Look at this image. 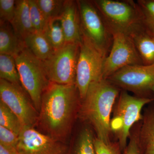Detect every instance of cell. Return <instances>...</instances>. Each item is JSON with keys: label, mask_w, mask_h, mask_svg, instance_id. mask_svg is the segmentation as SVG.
Returning <instances> with one entry per match:
<instances>
[{"label": "cell", "mask_w": 154, "mask_h": 154, "mask_svg": "<svg viewBox=\"0 0 154 154\" xmlns=\"http://www.w3.org/2000/svg\"><path fill=\"white\" fill-rule=\"evenodd\" d=\"M112 35L122 33L131 36L145 30L143 16L137 2L133 0H94Z\"/></svg>", "instance_id": "obj_3"}, {"label": "cell", "mask_w": 154, "mask_h": 154, "mask_svg": "<svg viewBox=\"0 0 154 154\" xmlns=\"http://www.w3.org/2000/svg\"><path fill=\"white\" fill-rule=\"evenodd\" d=\"M16 149L19 154H64L66 151L59 141L30 126L23 127Z\"/></svg>", "instance_id": "obj_12"}, {"label": "cell", "mask_w": 154, "mask_h": 154, "mask_svg": "<svg viewBox=\"0 0 154 154\" xmlns=\"http://www.w3.org/2000/svg\"><path fill=\"white\" fill-rule=\"evenodd\" d=\"M16 10V1L0 0L1 22L11 23L14 19Z\"/></svg>", "instance_id": "obj_26"}, {"label": "cell", "mask_w": 154, "mask_h": 154, "mask_svg": "<svg viewBox=\"0 0 154 154\" xmlns=\"http://www.w3.org/2000/svg\"><path fill=\"white\" fill-rule=\"evenodd\" d=\"M139 125V122L133 127L130 135L129 142L123 152V154H141L138 141Z\"/></svg>", "instance_id": "obj_28"}, {"label": "cell", "mask_w": 154, "mask_h": 154, "mask_svg": "<svg viewBox=\"0 0 154 154\" xmlns=\"http://www.w3.org/2000/svg\"><path fill=\"white\" fill-rule=\"evenodd\" d=\"M15 58L21 85L39 112L42 94L51 83L43 61L36 57L27 47Z\"/></svg>", "instance_id": "obj_5"}, {"label": "cell", "mask_w": 154, "mask_h": 154, "mask_svg": "<svg viewBox=\"0 0 154 154\" xmlns=\"http://www.w3.org/2000/svg\"><path fill=\"white\" fill-rule=\"evenodd\" d=\"M80 99L76 86L51 82L42 97L38 122L59 141L69 133Z\"/></svg>", "instance_id": "obj_1"}, {"label": "cell", "mask_w": 154, "mask_h": 154, "mask_svg": "<svg viewBox=\"0 0 154 154\" xmlns=\"http://www.w3.org/2000/svg\"><path fill=\"white\" fill-rule=\"evenodd\" d=\"M15 33L21 40L35 32L30 20L28 0L16 1L15 16L11 23Z\"/></svg>", "instance_id": "obj_15"}, {"label": "cell", "mask_w": 154, "mask_h": 154, "mask_svg": "<svg viewBox=\"0 0 154 154\" xmlns=\"http://www.w3.org/2000/svg\"><path fill=\"white\" fill-rule=\"evenodd\" d=\"M18 141V135L8 128L0 125V144L16 148Z\"/></svg>", "instance_id": "obj_29"}, {"label": "cell", "mask_w": 154, "mask_h": 154, "mask_svg": "<svg viewBox=\"0 0 154 154\" xmlns=\"http://www.w3.org/2000/svg\"><path fill=\"white\" fill-rule=\"evenodd\" d=\"M43 33L55 51L66 44L65 36L59 18L48 22Z\"/></svg>", "instance_id": "obj_19"}, {"label": "cell", "mask_w": 154, "mask_h": 154, "mask_svg": "<svg viewBox=\"0 0 154 154\" xmlns=\"http://www.w3.org/2000/svg\"><path fill=\"white\" fill-rule=\"evenodd\" d=\"M59 19L64 33L66 43L81 44L82 36L77 1H66Z\"/></svg>", "instance_id": "obj_13"}, {"label": "cell", "mask_w": 154, "mask_h": 154, "mask_svg": "<svg viewBox=\"0 0 154 154\" xmlns=\"http://www.w3.org/2000/svg\"><path fill=\"white\" fill-rule=\"evenodd\" d=\"M109 80L123 91H130L140 97L152 91L154 87V64L125 67L108 77Z\"/></svg>", "instance_id": "obj_10"}, {"label": "cell", "mask_w": 154, "mask_h": 154, "mask_svg": "<svg viewBox=\"0 0 154 154\" xmlns=\"http://www.w3.org/2000/svg\"><path fill=\"white\" fill-rule=\"evenodd\" d=\"M0 125L19 135L23 126L16 114L0 100Z\"/></svg>", "instance_id": "obj_22"}, {"label": "cell", "mask_w": 154, "mask_h": 154, "mask_svg": "<svg viewBox=\"0 0 154 154\" xmlns=\"http://www.w3.org/2000/svg\"><path fill=\"white\" fill-rule=\"evenodd\" d=\"M80 46L79 43H66L43 61L48 79L51 82L75 85Z\"/></svg>", "instance_id": "obj_8"}, {"label": "cell", "mask_w": 154, "mask_h": 154, "mask_svg": "<svg viewBox=\"0 0 154 154\" xmlns=\"http://www.w3.org/2000/svg\"><path fill=\"white\" fill-rule=\"evenodd\" d=\"M0 154H19L15 148L0 144Z\"/></svg>", "instance_id": "obj_30"}, {"label": "cell", "mask_w": 154, "mask_h": 154, "mask_svg": "<svg viewBox=\"0 0 154 154\" xmlns=\"http://www.w3.org/2000/svg\"><path fill=\"white\" fill-rule=\"evenodd\" d=\"M143 16L145 30L154 36V0H137Z\"/></svg>", "instance_id": "obj_24"}, {"label": "cell", "mask_w": 154, "mask_h": 154, "mask_svg": "<svg viewBox=\"0 0 154 154\" xmlns=\"http://www.w3.org/2000/svg\"><path fill=\"white\" fill-rule=\"evenodd\" d=\"M138 141L141 154H154V106L148 108L143 114Z\"/></svg>", "instance_id": "obj_14"}, {"label": "cell", "mask_w": 154, "mask_h": 154, "mask_svg": "<svg viewBox=\"0 0 154 154\" xmlns=\"http://www.w3.org/2000/svg\"><path fill=\"white\" fill-rule=\"evenodd\" d=\"M0 100L18 116L23 127H33L38 122V112L20 85L0 79Z\"/></svg>", "instance_id": "obj_11"}, {"label": "cell", "mask_w": 154, "mask_h": 154, "mask_svg": "<svg viewBox=\"0 0 154 154\" xmlns=\"http://www.w3.org/2000/svg\"><path fill=\"white\" fill-rule=\"evenodd\" d=\"M121 91L109 80L102 79L91 84L82 100L80 117L91 125L96 137L105 143L111 141V114Z\"/></svg>", "instance_id": "obj_2"}, {"label": "cell", "mask_w": 154, "mask_h": 154, "mask_svg": "<svg viewBox=\"0 0 154 154\" xmlns=\"http://www.w3.org/2000/svg\"><path fill=\"white\" fill-rule=\"evenodd\" d=\"M95 137L90 127H83L76 139L74 154H96L94 146Z\"/></svg>", "instance_id": "obj_21"}, {"label": "cell", "mask_w": 154, "mask_h": 154, "mask_svg": "<svg viewBox=\"0 0 154 154\" xmlns=\"http://www.w3.org/2000/svg\"><path fill=\"white\" fill-rule=\"evenodd\" d=\"M105 59L94 45L82 36L77 63L75 80V85L81 100L85 97L91 84L103 79Z\"/></svg>", "instance_id": "obj_7"}, {"label": "cell", "mask_w": 154, "mask_h": 154, "mask_svg": "<svg viewBox=\"0 0 154 154\" xmlns=\"http://www.w3.org/2000/svg\"><path fill=\"white\" fill-rule=\"evenodd\" d=\"M82 36L93 45L105 58L109 54L113 36L93 1H77Z\"/></svg>", "instance_id": "obj_6"}, {"label": "cell", "mask_w": 154, "mask_h": 154, "mask_svg": "<svg viewBox=\"0 0 154 154\" xmlns=\"http://www.w3.org/2000/svg\"><path fill=\"white\" fill-rule=\"evenodd\" d=\"M30 20L35 31L43 32L47 22L35 0H28Z\"/></svg>", "instance_id": "obj_25"}, {"label": "cell", "mask_w": 154, "mask_h": 154, "mask_svg": "<svg viewBox=\"0 0 154 154\" xmlns=\"http://www.w3.org/2000/svg\"><path fill=\"white\" fill-rule=\"evenodd\" d=\"M144 65L154 64V36L145 30L131 36Z\"/></svg>", "instance_id": "obj_18"}, {"label": "cell", "mask_w": 154, "mask_h": 154, "mask_svg": "<svg viewBox=\"0 0 154 154\" xmlns=\"http://www.w3.org/2000/svg\"><path fill=\"white\" fill-rule=\"evenodd\" d=\"M0 79L20 85V77L14 57L0 54Z\"/></svg>", "instance_id": "obj_20"}, {"label": "cell", "mask_w": 154, "mask_h": 154, "mask_svg": "<svg viewBox=\"0 0 154 154\" xmlns=\"http://www.w3.org/2000/svg\"><path fill=\"white\" fill-rule=\"evenodd\" d=\"M112 36L111 49L103 65L104 79H107L125 67L143 65L131 36L122 33H114Z\"/></svg>", "instance_id": "obj_9"}, {"label": "cell", "mask_w": 154, "mask_h": 154, "mask_svg": "<svg viewBox=\"0 0 154 154\" xmlns=\"http://www.w3.org/2000/svg\"><path fill=\"white\" fill-rule=\"evenodd\" d=\"M154 93V87H153V88H152V91Z\"/></svg>", "instance_id": "obj_31"}, {"label": "cell", "mask_w": 154, "mask_h": 154, "mask_svg": "<svg viewBox=\"0 0 154 154\" xmlns=\"http://www.w3.org/2000/svg\"><path fill=\"white\" fill-rule=\"evenodd\" d=\"M0 23V54L15 57L26 47L25 43L17 36L11 23Z\"/></svg>", "instance_id": "obj_16"}, {"label": "cell", "mask_w": 154, "mask_h": 154, "mask_svg": "<svg viewBox=\"0 0 154 154\" xmlns=\"http://www.w3.org/2000/svg\"><path fill=\"white\" fill-rule=\"evenodd\" d=\"M46 22L57 19L60 16L66 1L35 0Z\"/></svg>", "instance_id": "obj_23"}, {"label": "cell", "mask_w": 154, "mask_h": 154, "mask_svg": "<svg viewBox=\"0 0 154 154\" xmlns=\"http://www.w3.org/2000/svg\"><path fill=\"white\" fill-rule=\"evenodd\" d=\"M94 146L96 154H121L122 152L117 141L105 143L96 137Z\"/></svg>", "instance_id": "obj_27"}, {"label": "cell", "mask_w": 154, "mask_h": 154, "mask_svg": "<svg viewBox=\"0 0 154 154\" xmlns=\"http://www.w3.org/2000/svg\"><path fill=\"white\" fill-rule=\"evenodd\" d=\"M26 47L40 60H46L55 51L43 32L35 31L24 39Z\"/></svg>", "instance_id": "obj_17"}, {"label": "cell", "mask_w": 154, "mask_h": 154, "mask_svg": "<svg viewBox=\"0 0 154 154\" xmlns=\"http://www.w3.org/2000/svg\"><path fill=\"white\" fill-rule=\"evenodd\" d=\"M154 100L149 97L132 96L127 91H121L113 107L110 128L118 139L122 152L127 145L133 127L142 119L143 108Z\"/></svg>", "instance_id": "obj_4"}]
</instances>
